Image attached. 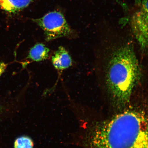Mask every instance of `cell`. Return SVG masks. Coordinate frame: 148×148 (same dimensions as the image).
Returning <instances> with one entry per match:
<instances>
[{"label": "cell", "mask_w": 148, "mask_h": 148, "mask_svg": "<svg viewBox=\"0 0 148 148\" xmlns=\"http://www.w3.org/2000/svg\"><path fill=\"white\" fill-rule=\"evenodd\" d=\"M92 143V148H148V116L124 111L98 126Z\"/></svg>", "instance_id": "obj_1"}, {"label": "cell", "mask_w": 148, "mask_h": 148, "mask_svg": "<svg viewBox=\"0 0 148 148\" xmlns=\"http://www.w3.org/2000/svg\"><path fill=\"white\" fill-rule=\"evenodd\" d=\"M106 82L111 96L119 106L128 103L140 79L139 65L132 47L121 46L114 52L107 68Z\"/></svg>", "instance_id": "obj_2"}, {"label": "cell", "mask_w": 148, "mask_h": 148, "mask_svg": "<svg viewBox=\"0 0 148 148\" xmlns=\"http://www.w3.org/2000/svg\"><path fill=\"white\" fill-rule=\"evenodd\" d=\"M33 21L43 30L46 41L62 37H70L73 33L64 14L58 11L48 13Z\"/></svg>", "instance_id": "obj_3"}, {"label": "cell", "mask_w": 148, "mask_h": 148, "mask_svg": "<svg viewBox=\"0 0 148 148\" xmlns=\"http://www.w3.org/2000/svg\"><path fill=\"white\" fill-rule=\"evenodd\" d=\"M131 28L140 45L148 48V0L140 2L132 14Z\"/></svg>", "instance_id": "obj_4"}, {"label": "cell", "mask_w": 148, "mask_h": 148, "mask_svg": "<svg viewBox=\"0 0 148 148\" xmlns=\"http://www.w3.org/2000/svg\"><path fill=\"white\" fill-rule=\"evenodd\" d=\"M52 63L56 69L62 71L72 66L73 60L68 52L62 46H60L51 57Z\"/></svg>", "instance_id": "obj_5"}, {"label": "cell", "mask_w": 148, "mask_h": 148, "mask_svg": "<svg viewBox=\"0 0 148 148\" xmlns=\"http://www.w3.org/2000/svg\"><path fill=\"white\" fill-rule=\"evenodd\" d=\"M32 0H0V8L10 13H16L26 8Z\"/></svg>", "instance_id": "obj_6"}, {"label": "cell", "mask_w": 148, "mask_h": 148, "mask_svg": "<svg viewBox=\"0 0 148 148\" xmlns=\"http://www.w3.org/2000/svg\"><path fill=\"white\" fill-rule=\"evenodd\" d=\"M49 49L44 44L37 43L31 48L27 58L34 62H41L49 57Z\"/></svg>", "instance_id": "obj_7"}, {"label": "cell", "mask_w": 148, "mask_h": 148, "mask_svg": "<svg viewBox=\"0 0 148 148\" xmlns=\"http://www.w3.org/2000/svg\"><path fill=\"white\" fill-rule=\"evenodd\" d=\"M34 143L32 139L23 136L16 139L14 143V148H33Z\"/></svg>", "instance_id": "obj_8"}, {"label": "cell", "mask_w": 148, "mask_h": 148, "mask_svg": "<svg viewBox=\"0 0 148 148\" xmlns=\"http://www.w3.org/2000/svg\"><path fill=\"white\" fill-rule=\"evenodd\" d=\"M7 64L3 62H0V76L2 75L6 69Z\"/></svg>", "instance_id": "obj_9"}]
</instances>
